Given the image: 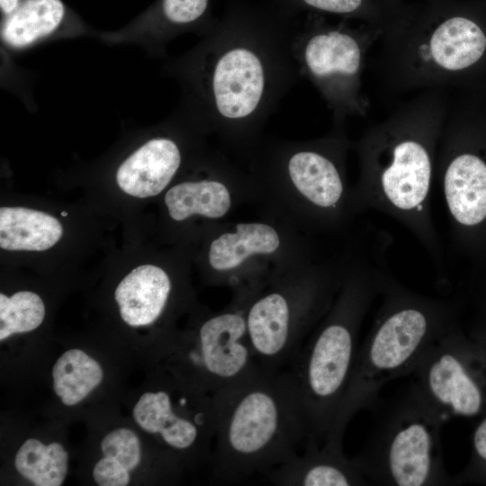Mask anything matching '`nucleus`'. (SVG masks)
Segmentation results:
<instances>
[{"label":"nucleus","instance_id":"f257e3e1","mask_svg":"<svg viewBox=\"0 0 486 486\" xmlns=\"http://www.w3.org/2000/svg\"><path fill=\"white\" fill-rule=\"evenodd\" d=\"M286 32L226 24L202 46L195 76L210 121L220 130L255 129L276 109L300 71Z\"/></svg>","mask_w":486,"mask_h":486},{"label":"nucleus","instance_id":"f03ea898","mask_svg":"<svg viewBox=\"0 0 486 486\" xmlns=\"http://www.w3.org/2000/svg\"><path fill=\"white\" fill-rule=\"evenodd\" d=\"M213 474L220 482L266 475L302 451L309 431L299 387L289 369H263L215 395Z\"/></svg>","mask_w":486,"mask_h":486},{"label":"nucleus","instance_id":"7ed1b4c3","mask_svg":"<svg viewBox=\"0 0 486 486\" xmlns=\"http://www.w3.org/2000/svg\"><path fill=\"white\" fill-rule=\"evenodd\" d=\"M382 304L363 344L358 347L349 382L327 443L343 447L352 418L376 405L388 382L411 374L426 351L455 320L446 300L417 293L386 274ZM325 442V443H326Z\"/></svg>","mask_w":486,"mask_h":486},{"label":"nucleus","instance_id":"20e7f679","mask_svg":"<svg viewBox=\"0 0 486 486\" xmlns=\"http://www.w3.org/2000/svg\"><path fill=\"white\" fill-rule=\"evenodd\" d=\"M386 274L373 264L350 276L326 320L289 366L302 401L307 443L321 446L331 431L353 371L360 326Z\"/></svg>","mask_w":486,"mask_h":486},{"label":"nucleus","instance_id":"39448f33","mask_svg":"<svg viewBox=\"0 0 486 486\" xmlns=\"http://www.w3.org/2000/svg\"><path fill=\"white\" fill-rule=\"evenodd\" d=\"M445 422L411 384L380 411L364 446L352 459L369 485L454 484L442 453L440 431Z\"/></svg>","mask_w":486,"mask_h":486},{"label":"nucleus","instance_id":"423d86ee","mask_svg":"<svg viewBox=\"0 0 486 486\" xmlns=\"http://www.w3.org/2000/svg\"><path fill=\"white\" fill-rule=\"evenodd\" d=\"M393 135L372 140L365 147L356 205L395 220L439 265L442 248L431 212L433 164L428 140Z\"/></svg>","mask_w":486,"mask_h":486},{"label":"nucleus","instance_id":"0eeeda50","mask_svg":"<svg viewBox=\"0 0 486 486\" xmlns=\"http://www.w3.org/2000/svg\"><path fill=\"white\" fill-rule=\"evenodd\" d=\"M413 385L443 418L486 413V345L466 337L455 322L426 351Z\"/></svg>","mask_w":486,"mask_h":486},{"label":"nucleus","instance_id":"6e6552de","mask_svg":"<svg viewBox=\"0 0 486 486\" xmlns=\"http://www.w3.org/2000/svg\"><path fill=\"white\" fill-rule=\"evenodd\" d=\"M332 284L313 279L298 289H276L256 299L246 310L249 343L261 369L290 366L316 320L328 306Z\"/></svg>","mask_w":486,"mask_h":486},{"label":"nucleus","instance_id":"1a4fd4ad","mask_svg":"<svg viewBox=\"0 0 486 486\" xmlns=\"http://www.w3.org/2000/svg\"><path fill=\"white\" fill-rule=\"evenodd\" d=\"M133 418L143 430L159 435L176 451L205 450L209 441L215 437L216 398L198 392L181 393L174 400L166 390L148 392L134 406Z\"/></svg>","mask_w":486,"mask_h":486},{"label":"nucleus","instance_id":"9d476101","mask_svg":"<svg viewBox=\"0 0 486 486\" xmlns=\"http://www.w3.org/2000/svg\"><path fill=\"white\" fill-rule=\"evenodd\" d=\"M292 51L300 74L308 76L335 105L342 106L361 66V48L351 34L318 31L292 36Z\"/></svg>","mask_w":486,"mask_h":486},{"label":"nucleus","instance_id":"9b49d317","mask_svg":"<svg viewBox=\"0 0 486 486\" xmlns=\"http://www.w3.org/2000/svg\"><path fill=\"white\" fill-rule=\"evenodd\" d=\"M441 187L454 230L475 229L486 221V162L480 157L464 152L446 161Z\"/></svg>","mask_w":486,"mask_h":486},{"label":"nucleus","instance_id":"f8f14e48","mask_svg":"<svg viewBox=\"0 0 486 486\" xmlns=\"http://www.w3.org/2000/svg\"><path fill=\"white\" fill-rule=\"evenodd\" d=\"M265 477L272 484L284 486L369 485L343 448L328 444L318 446L307 443L300 454L276 466Z\"/></svg>","mask_w":486,"mask_h":486},{"label":"nucleus","instance_id":"ddd939ff","mask_svg":"<svg viewBox=\"0 0 486 486\" xmlns=\"http://www.w3.org/2000/svg\"><path fill=\"white\" fill-rule=\"evenodd\" d=\"M181 162L182 154L176 142L157 137L145 142L121 164L116 182L129 195L152 197L167 186Z\"/></svg>","mask_w":486,"mask_h":486},{"label":"nucleus","instance_id":"4468645a","mask_svg":"<svg viewBox=\"0 0 486 486\" xmlns=\"http://www.w3.org/2000/svg\"><path fill=\"white\" fill-rule=\"evenodd\" d=\"M171 289V280L161 267L137 266L120 282L114 292L122 319L133 327L154 323L164 311Z\"/></svg>","mask_w":486,"mask_h":486},{"label":"nucleus","instance_id":"2eb2a0df","mask_svg":"<svg viewBox=\"0 0 486 486\" xmlns=\"http://www.w3.org/2000/svg\"><path fill=\"white\" fill-rule=\"evenodd\" d=\"M286 173L295 189L314 207L334 211L344 202L345 184L337 163L312 148L291 153Z\"/></svg>","mask_w":486,"mask_h":486},{"label":"nucleus","instance_id":"dca6fc26","mask_svg":"<svg viewBox=\"0 0 486 486\" xmlns=\"http://www.w3.org/2000/svg\"><path fill=\"white\" fill-rule=\"evenodd\" d=\"M62 234V225L49 213L24 207L0 209L2 249L47 250L61 238Z\"/></svg>","mask_w":486,"mask_h":486},{"label":"nucleus","instance_id":"f3484780","mask_svg":"<svg viewBox=\"0 0 486 486\" xmlns=\"http://www.w3.org/2000/svg\"><path fill=\"white\" fill-rule=\"evenodd\" d=\"M485 49L483 32L475 22L464 17H453L442 22L429 41L433 61L450 71L472 66L481 58Z\"/></svg>","mask_w":486,"mask_h":486},{"label":"nucleus","instance_id":"a211bd4d","mask_svg":"<svg viewBox=\"0 0 486 486\" xmlns=\"http://www.w3.org/2000/svg\"><path fill=\"white\" fill-rule=\"evenodd\" d=\"M276 230L265 223H238L234 232L220 235L211 243L209 263L218 272H230L255 255H270L277 250Z\"/></svg>","mask_w":486,"mask_h":486},{"label":"nucleus","instance_id":"6ab92c4d","mask_svg":"<svg viewBox=\"0 0 486 486\" xmlns=\"http://www.w3.org/2000/svg\"><path fill=\"white\" fill-rule=\"evenodd\" d=\"M169 216L177 221L194 214L210 219L223 217L231 205L230 194L220 181H186L172 186L165 195Z\"/></svg>","mask_w":486,"mask_h":486},{"label":"nucleus","instance_id":"aec40b11","mask_svg":"<svg viewBox=\"0 0 486 486\" xmlns=\"http://www.w3.org/2000/svg\"><path fill=\"white\" fill-rule=\"evenodd\" d=\"M65 12L61 0H23L12 14L6 16L2 38L12 47L28 46L56 31Z\"/></svg>","mask_w":486,"mask_h":486},{"label":"nucleus","instance_id":"412c9836","mask_svg":"<svg viewBox=\"0 0 486 486\" xmlns=\"http://www.w3.org/2000/svg\"><path fill=\"white\" fill-rule=\"evenodd\" d=\"M103 375L94 359L80 349H70L53 366V388L65 405L72 406L97 387Z\"/></svg>","mask_w":486,"mask_h":486},{"label":"nucleus","instance_id":"4be33fe9","mask_svg":"<svg viewBox=\"0 0 486 486\" xmlns=\"http://www.w3.org/2000/svg\"><path fill=\"white\" fill-rule=\"evenodd\" d=\"M68 455L58 443L27 439L15 455L16 470L36 486H59L68 472Z\"/></svg>","mask_w":486,"mask_h":486},{"label":"nucleus","instance_id":"5701e85b","mask_svg":"<svg viewBox=\"0 0 486 486\" xmlns=\"http://www.w3.org/2000/svg\"><path fill=\"white\" fill-rule=\"evenodd\" d=\"M45 305L35 292L21 291L11 297L0 293V340L34 330L43 321Z\"/></svg>","mask_w":486,"mask_h":486},{"label":"nucleus","instance_id":"b1692460","mask_svg":"<svg viewBox=\"0 0 486 486\" xmlns=\"http://www.w3.org/2000/svg\"><path fill=\"white\" fill-rule=\"evenodd\" d=\"M101 449L104 456L113 458L130 471L140 461V445L137 435L128 428H118L107 434Z\"/></svg>","mask_w":486,"mask_h":486},{"label":"nucleus","instance_id":"393cba45","mask_svg":"<svg viewBox=\"0 0 486 486\" xmlns=\"http://www.w3.org/2000/svg\"><path fill=\"white\" fill-rule=\"evenodd\" d=\"M472 435V452L464 470L454 477V484H486V413L481 417Z\"/></svg>","mask_w":486,"mask_h":486},{"label":"nucleus","instance_id":"a878e982","mask_svg":"<svg viewBox=\"0 0 486 486\" xmlns=\"http://www.w3.org/2000/svg\"><path fill=\"white\" fill-rule=\"evenodd\" d=\"M208 4L209 0H162L161 14L172 25H189L204 15Z\"/></svg>","mask_w":486,"mask_h":486},{"label":"nucleus","instance_id":"bb28decb","mask_svg":"<svg viewBox=\"0 0 486 486\" xmlns=\"http://www.w3.org/2000/svg\"><path fill=\"white\" fill-rule=\"evenodd\" d=\"M93 477L101 486H125L130 482L129 470L115 459L106 456L94 465Z\"/></svg>","mask_w":486,"mask_h":486},{"label":"nucleus","instance_id":"cd10ccee","mask_svg":"<svg viewBox=\"0 0 486 486\" xmlns=\"http://www.w3.org/2000/svg\"><path fill=\"white\" fill-rule=\"evenodd\" d=\"M305 4L335 14H348L356 11L362 4V0H302Z\"/></svg>","mask_w":486,"mask_h":486},{"label":"nucleus","instance_id":"c85d7f7f","mask_svg":"<svg viewBox=\"0 0 486 486\" xmlns=\"http://www.w3.org/2000/svg\"><path fill=\"white\" fill-rule=\"evenodd\" d=\"M21 3V0H0V9L4 16H8L19 7Z\"/></svg>","mask_w":486,"mask_h":486},{"label":"nucleus","instance_id":"c756f323","mask_svg":"<svg viewBox=\"0 0 486 486\" xmlns=\"http://www.w3.org/2000/svg\"><path fill=\"white\" fill-rule=\"evenodd\" d=\"M61 215H62L63 217H66V216H67V212H61Z\"/></svg>","mask_w":486,"mask_h":486}]
</instances>
